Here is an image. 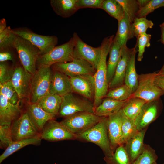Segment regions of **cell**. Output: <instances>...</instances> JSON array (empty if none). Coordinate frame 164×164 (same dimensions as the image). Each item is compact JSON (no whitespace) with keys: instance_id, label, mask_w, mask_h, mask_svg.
I'll return each mask as SVG.
<instances>
[{"instance_id":"3","label":"cell","mask_w":164,"mask_h":164,"mask_svg":"<svg viewBox=\"0 0 164 164\" xmlns=\"http://www.w3.org/2000/svg\"><path fill=\"white\" fill-rule=\"evenodd\" d=\"M107 121V117H103L100 121L79 135L77 138L97 145L103 151L104 157L109 158L112 156L114 152L108 136Z\"/></svg>"},{"instance_id":"22","label":"cell","mask_w":164,"mask_h":164,"mask_svg":"<svg viewBox=\"0 0 164 164\" xmlns=\"http://www.w3.org/2000/svg\"><path fill=\"white\" fill-rule=\"evenodd\" d=\"M26 112L40 131H42L48 121L53 120L55 117L46 112L37 103H30L27 106Z\"/></svg>"},{"instance_id":"48","label":"cell","mask_w":164,"mask_h":164,"mask_svg":"<svg viewBox=\"0 0 164 164\" xmlns=\"http://www.w3.org/2000/svg\"><path fill=\"white\" fill-rule=\"evenodd\" d=\"M150 0H137L140 9L145 6Z\"/></svg>"},{"instance_id":"41","label":"cell","mask_w":164,"mask_h":164,"mask_svg":"<svg viewBox=\"0 0 164 164\" xmlns=\"http://www.w3.org/2000/svg\"><path fill=\"white\" fill-rule=\"evenodd\" d=\"M13 141L10 126L0 125V148L6 149Z\"/></svg>"},{"instance_id":"1","label":"cell","mask_w":164,"mask_h":164,"mask_svg":"<svg viewBox=\"0 0 164 164\" xmlns=\"http://www.w3.org/2000/svg\"><path fill=\"white\" fill-rule=\"evenodd\" d=\"M114 37V35L108 36L104 39L101 43V58L93 75L95 89L93 103L94 107L101 103L108 92L106 59Z\"/></svg>"},{"instance_id":"43","label":"cell","mask_w":164,"mask_h":164,"mask_svg":"<svg viewBox=\"0 0 164 164\" xmlns=\"http://www.w3.org/2000/svg\"><path fill=\"white\" fill-rule=\"evenodd\" d=\"M14 72V68L10 67L5 62L0 63V84L11 80Z\"/></svg>"},{"instance_id":"4","label":"cell","mask_w":164,"mask_h":164,"mask_svg":"<svg viewBox=\"0 0 164 164\" xmlns=\"http://www.w3.org/2000/svg\"><path fill=\"white\" fill-rule=\"evenodd\" d=\"M21 63L25 70L33 75L37 71L36 63L41 55L39 49L26 39L17 36L13 45Z\"/></svg>"},{"instance_id":"37","label":"cell","mask_w":164,"mask_h":164,"mask_svg":"<svg viewBox=\"0 0 164 164\" xmlns=\"http://www.w3.org/2000/svg\"><path fill=\"white\" fill-rule=\"evenodd\" d=\"M0 94L11 103L13 104L19 103L20 99L11 80L0 84Z\"/></svg>"},{"instance_id":"30","label":"cell","mask_w":164,"mask_h":164,"mask_svg":"<svg viewBox=\"0 0 164 164\" xmlns=\"http://www.w3.org/2000/svg\"><path fill=\"white\" fill-rule=\"evenodd\" d=\"M121 48L114 39L109 53V57L107 64V79L108 84L112 79L118 63L121 58Z\"/></svg>"},{"instance_id":"44","label":"cell","mask_w":164,"mask_h":164,"mask_svg":"<svg viewBox=\"0 0 164 164\" xmlns=\"http://www.w3.org/2000/svg\"><path fill=\"white\" fill-rule=\"evenodd\" d=\"M104 0H77L78 9L84 8L102 9Z\"/></svg>"},{"instance_id":"36","label":"cell","mask_w":164,"mask_h":164,"mask_svg":"<svg viewBox=\"0 0 164 164\" xmlns=\"http://www.w3.org/2000/svg\"><path fill=\"white\" fill-rule=\"evenodd\" d=\"M157 159L155 150L149 145L145 144L143 152L133 164H152Z\"/></svg>"},{"instance_id":"7","label":"cell","mask_w":164,"mask_h":164,"mask_svg":"<svg viewBox=\"0 0 164 164\" xmlns=\"http://www.w3.org/2000/svg\"><path fill=\"white\" fill-rule=\"evenodd\" d=\"M74 93H70L62 97L59 116L65 118L79 112L94 113V107L91 101Z\"/></svg>"},{"instance_id":"15","label":"cell","mask_w":164,"mask_h":164,"mask_svg":"<svg viewBox=\"0 0 164 164\" xmlns=\"http://www.w3.org/2000/svg\"><path fill=\"white\" fill-rule=\"evenodd\" d=\"M70 78L73 92L91 101L94 100L95 89L93 75L84 74Z\"/></svg>"},{"instance_id":"39","label":"cell","mask_w":164,"mask_h":164,"mask_svg":"<svg viewBox=\"0 0 164 164\" xmlns=\"http://www.w3.org/2000/svg\"><path fill=\"white\" fill-rule=\"evenodd\" d=\"M122 6L125 13L130 20L133 22L136 15L140 9L136 0H116Z\"/></svg>"},{"instance_id":"8","label":"cell","mask_w":164,"mask_h":164,"mask_svg":"<svg viewBox=\"0 0 164 164\" xmlns=\"http://www.w3.org/2000/svg\"><path fill=\"white\" fill-rule=\"evenodd\" d=\"M157 74L154 72L138 75L137 88L131 97L140 98L146 102L159 99L164 94V91L157 86L154 83Z\"/></svg>"},{"instance_id":"10","label":"cell","mask_w":164,"mask_h":164,"mask_svg":"<svg viewBox=\"0 0 164 164\" xmlns=\"http://www.w3.org/2000/svg\"><path fill=\"white\" fill-rule=\"evenodd\" d=\"M10 127L13 141L40 135V131L32 121L26 112L15 120Z\"/></svg>"},{"instance_id":"17","label":"cell","mask_w":164,"mask_h":164,"mask_svg":"<svg viewBox=\"0 0 164 164\" xmlns=\"http://www.w3.org/2000/svg\"><path fill=\"white\" fill-rule=\"evenodd\" d=\"M126 117L122 109L117 113L107 117L108 136L111 148L114 152L119 145L122 125Z\"/></svg>"},{"instance_id":"32","label":"cell","mask_w":164,"mask_h":164,"mask_svg":"<svg viewBox=\"0 0 164 164\" xmlns=\"http://www.w3.org/2000/svg\"><path fill=\"white\" fill-rule=\"evenodd\" d=\"M102 9L118 22L125 16V13L122 6L116 0H104Z\"/></svg>"},{"instance_id":"31","label":"cell","mask_w":164,"mask_h":164,"mask_svg":"<svg viewBox=\"0 0 164 164\" xmlns=\"http://www.w3.org/2000/svg\"><path fill=\"white\" fill-rule=\"evenodd\" d=\"M146 102L140 98L131 97L126 101L122 110L127 117L135 119Z\"/></svg>"},{"instance_id":"19","label":"cell","mask_w":164,"mask_h":164,"mask_svg":"<svg viewBox=\"0 0 164 164\" xmlns=\"http://www.w3.org/2000/svg\"><path fill=\"white\" fill-rule=\"evenodd\" d=\"M21 112L19 103H11L0 94V125L11 126L12 122L20 115Z\"/></svg>"},{"instance_id":"11","label":"cell","mask_w":164,"mask_h":164,"mask_svg":"<svg viewBox=\"0 0 164 164\" xmlns=\"http://www.w3.org/2000/svg\"><path fill=\"white\" fill-rule=\"evenodd\" d=\"M53 66L54 70L70 77L84 74L93 75L96 71L91 63L80 59L75 58L70 62L56 63Z\"/></svg>"},{"instance_id":"29","label":"cell","mask_w":164,"mask_h":164,"mask_svg":"<svg viewBox=\"0 0 164 164\" xmlns=\"http://www.w3.org/2000/svg\"><path fill=\"white\" fill-rule=\"evenodd\" d=\"M137 46L136 44L127 67L124 80L125 84L131 89L132 94L136 90L138 84V75L136 72L135 63Z\"/></svg>"},{"instance_id":"2","label":"cell","mask_w":164,"mask_h":164,"mask_svg":"<svg viewBox=\"0 0 164 164\" xmlns=\"http://www.w3.org/2000/svg\"><path fill=\"white\" fill-rule=\"evenodd\" d=\"M75 40L73 36L66 43L55 47L45 54L41 55L36 63L38 68L42 67H50L54 64L65 63L75 59L74 50Z\"/></svg>"},{"instance_id":"50","label":"cell","mask_w":164,"mask_h":164,"mask_svg":"<svg viewBox=\"0 0 164 164\" xmlns=\"http://www.w3.org/2000/svg\"><path fill=\"white\" fill-rule=\"evenodd\" d=\"M152 164H157L156 162H155L153 163Z\"/></svg>"},{"instance_id":"16","label":"cell","mask_w":164,"mask_h":164,"mask_svg":"<svg viewBox=\"0 0 164 164\" xmlns=\"http://www.w3.org/2000/svg\"><path fill=\"white\" fill-rule=\"evenodd\" d=\"M32 75L27 72L22 66H17L11 81L20 99L30 96Z\"/></svg>"},{"instance_id":"12","label":"cell","mask_w":164,"mask_h":164,"mask_svg":"<svg viewBox=\"0 0 164 164\" xmlns=\"http://www.w3.org/2000/svg\"><path fill=\"white\" fill-rule=\"evenodd\" d=\"M73 36L75 40L74 50L75 58L85 60L91 63L96 70L101 55V48L91 46L84 42L77 34L74 32Z\"/></svg>"},{"instance_id":"46","label":"cell","mask_w":164,"mask_h":164,"mask_svg":"<svg viewBox=\"0 0 164 164\" xmlns=\"http://www.w3.org/2000/svg\"><path fill=\"white\" fill-rule=\"evenodd\" d=\"M154 83L157 86L164 91V75L157 73L155 78Z\"/></svg>"},{"instance_id":"34","label":"cell","mask_w":164,"mask_h":164,"mask_svg":"<svg viewBox=\"0 0 164 164\" xmlns=\"http://www.w3.org/2000/svg\"><path fill=\"white\" fill-rule=\"evenodd\" d=\"M104 159L106 164H131L124 145L118 146L111 157H104Z\"/></svg>"},{"instance_id":"13","label":"cell","mask_w":164,"mask_h":164,"mask_svg":"<svg viewBox=\"0 0 164 164\" xmlns=\"http://www.w3.org/2000/svg\"><path fill=\"white\" fill-rule=\"evenodd\" d=\"M162 108L160 98L146 102L135 119V123L138 131L148 127L159 116Z\"/></svg>"},{"instance_id":"45","label":"cell","mask_w":164,"mask_h":164,"mask_svg":"<svg viewBox=\"0 0 164 164\" xmlns=\"http://www.w3.org/2000/svg\"><path fill=\"white\" fill-rule=\"evenodd\" d=\"M12 49L0 51V62H5L7 60H13L12 55L10 51Z\"/></svg>"},{"instance_id":"25","label":"cell","mask_w":164,"mask_h":164,"mask_svg":"<svg viewBox=\"0 0 164 164\" xmlns=\"http://www.w3.org/2000/svg\"><path fill=\"white\" fill-rule=\"evenodd\" d=\"M77 0H50V5L57 15L63 18L70 17L79 9Z\"/></svg>"},{"instance_id":"23","label":"cell","mask_w":164,"mask_h":164,"mask_svg":"<svg viewBox=\"0 0 164 164\" xmlns=\"http://www.w3.org/2000/svg\"><path fill=\"white\" fill-rule=\"evenodd\" d=\"M127 101H120L105 97L99 105L94 107V113L100 117H108L122 109Z\"/></svg>"},{"instance_id":"26","label":"cell","mask_w":164,"mask_h":164,"mask_svg":"<svg viewBox=\"0 0 164 164\" xmlns=\"http://www.w3.org/2000/svg\"><path fill=\"white\" fill-rule=\"evenodd\" d=\"M9 26H7L5 19L0 20V50L13 48L14 43L17 37Z\"/></svg>"},{"instance_id":"40","label":"cell","mask_w":164,"mask_h":164,"mask_svg":"<svg viewBox=\"0 0 164 164\" xmlns=\"http://www.w3.org/2000/svg\"><path fill=\"white\" fill-rule=\"evenodd\" d=\"M163 7L164 0H150L145 6L140 9L136 15V17H145L156 9Z\"/></svg>"},{"instance_id":"18","label":"cell","mask_w":164,"mask_h":164,"mask_svg":"<svg viewBox=\"0 0 164 164\" xmlns=\"http://www.w3.org/2000/svg\"><path fill=\"white\" fill-rule=\"evenodd\" d=\"M135 47L130 49L126 45L121 47V58L116 68L114 75L108 84V88L112 89L124 84L127 67Z\"/></svg>"},{"instance_id":"5","label":"cell","mask_w":164,"mask_h":164,"mask_svg":"<svg viewBox=\"0 0 164 164\" xmlns=\"http://www.w3.org/2000/svg\"><path fill=\"white\" fill-rule=\"evenodd\" d=\"M53 72L50 67L38 68L32 75L31 83L30 103H37L42 98L50 93Z\"/></svg>"},{"instance_id":"24","label":"cell","mask_w":164,"mask_h":164,"mask_svg":"<svg viewBox=\"0 0 164 164\" xmlns=\"http://www.w3.org/2000/svg\"><path fill=\"white\" fill-rule=\"evenodd\" d=\"M134 37L132 22L125 13L124 17L118 22V30L114 40L121 48L126 45L127 42Z\"/></svg>"},{"instance_id":"38","label":"cell","mask_w":164,"mask_h":164,"mask_svg":"<svg viewBox=\"0 0 164 164\" xmlns=\"http://www.w3.org/2000/svg\"><path fill=\"white\" fill-rule=\"evenodd\" d=\"M153 23L151 20H148L145 17H136L132 22V28L134 36L138 38L142 34L146 33L148 28H152Z\"/></svg>"},{"instance_id":"6","label":"cell","mask_w":164,"mask_h":164,"mask_svg":"<svg viewBox=\"0 0 164 164\" xmlns=\"http://www.w3.org/2000/svg\"><path fill=\"white\" fill-rule=\"evenodd\" d=\"M103 117L87 112L76 113L68 116L61 123L77 137L100 121Z\"/></svg>"},{"instance_id":"28","label":"cell","mask_w":164,"mask_h":164,"mask_svg":"<svg viewBox=\"0 0 164 164\" xmlns=\"http://www.w3.org/2000/svg\"><path fill=\"white\" fill-rule=\"evenodd\" d=\"M62 101V97L49 93L37 103L47 113L55 116L58 114Z\"/></svg>"},{"instance_id":"33","label":"cell","mask_w":164,"mask_h":164,"mask_svg":"<svg viewBox=\"0 0 164 164\" xmlns=\"http://www.w3.org/2000/svg\"><path fill=\"white\" fill-rule=\"evenodd\" d=\"M135 123V119L126 117L121 127V135L119 145H124L138 132Z\"/></svg>"},{"instance_id":"51","label":"cell","mask_w":164,"mask_h":164,"mask_svg":"<svg viewBox=\"0 0 164 164\" xmlns=\"http://www.w3.org/2000/svg\"><path fill=\"white\" fill-rule=\"evenodd\" d=\"M163 164H164V163H163Z\"/></svg>"},{"instance_id":"9","label":"cell","mask_w":164,"mask_h":164,"mask_svg":"<svg viewBox=\"0 0 164 164\" xmlns=\"http://www.w3.org/2000/svg\"><path fill=\"white\" fill-rule=\"evenodd\" d=\"M12 30L17 36L26 39L37 47L40 52L41 55L50 51L58 43V38L54 35H39L24 27L15 28Z\"/></svg>"},{"instance_id":"21","label":"cell","mask_w":164,"mask_h":164,"mask_svg":"<svg viewBox=\"0 0 164 164\" xmlns=\"http://www.w3.org/2000/svg\"><path fill=\"white\" fill-rule=\"evenodd\" d=\"M147 128L148 127L139 131L124 145L131 164H133L144 150V139Z\"/></svg>"},{"instance_id":"27","label":"cell","mask_w":164,"mask_h":164,"mask_svg":"<svg viewBox=\"0 0 164 164\" xmlns=\"http://www.w3.org/2000/svg\"><path fill=\"white\" fill-rule=\"evenodd\" d=\"M41 139L40 135H39L29 138L13 141L0 156V163L12 154L26 146L40 144Z\"/></svg>"},{"instance_id":"20","label":"cell","mask_w":164,"mask_h":164,"mask_svg":"<svg viewBox=\"0 0 164 164\" xmlns=\"http://www.w3.org/2000/svg\"><path fill=\"white\" fill-rule=\"evenodd\" d=\"M73 92L70 77L56 70L53 72L50 93L63 97Z\"/></svg>"},{"instance_id":"42","label":"cell","mask_w":164,"mask_h":164,"mask_svg":"<svg viewBox=\"0 0 164 164\" xmlns=\"http://www.w3.org/2000/svg\"><path fill=\"white\" fill-rule=\"evenodd\" d=\"M151 35L146 33L140 35L137 39V44L138 47V61H140L143 58V55L145 47H149L150 45V40Z\"/></svg>"},{"instance_id":"35","label":"cell","mask_w":164,"mask_h":164,"mask_svg":"<svg viewBox=\"0 0 164 164\" xmlns=\"http://www.w3.org/2000/svg\"><path fill=\"white\" fill-rule=\"evenodd\" d=\"M132 94L131 89L126 85L111 89L108 92L105 97L111 98L120 101H125L130 98Z\"/></svg>"},{"instance_id":"49","label":"cell","mask_w":164,"mask_h":164,"mask_svg":"<svg viewBox=\"0 0 164 164\" xmlns=\"http://www.w3.org/2000/svg\"><path fill=\"white\" fill-rule=\"evenodd\" d=\"M161 29H162L164 30V22L160 25Z\"/></svg>"},{"instance_id":"47","label":"cell","mask_w":164,"mask_h":164,"mask_svg":"<svg viewBox=\"0 0 164 164\" xmlns=\"http://www.w3.org/2000/svg\"><path fill=\"white\" fill-rule=\"evenodd\" d=\"M161 35L160 40L161 42L164 45V30L161 29ZM158 73L161 75H164V64Z\"/></svg>"},{"instance_id":"14","label":"cell","mask_w":164,"mask_h":164,"mask_svg":"<svg viewBox=\"0 0 164 164\" xmlns=\"http://www.w3.org/2000/svg\"><path fill=\"white\" fill-rule=\"evenodd\" d=\"M40 136L42 139L49 141L77 138L60 122L53 119L46 123L41 131Z\"/></svg>"}]
</instances>
